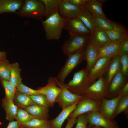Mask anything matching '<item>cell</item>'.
I'll use <instances>...</instances> for the list:
<instances>
[{
    "instance_id": "7bdbcfd3",
    "label": "cell",
    "mask_w": 128,
    "mask_h": 128,
    "mask_svg": "<svg viewBox=\"0 0 128 128\" xmlns=\"http://www.w3.org/2000/svg\"><path fill=\"white\" fill-rule=\"evenodd\" d=\"M77 118L72 117L69 116L65 128H72L74 125L76 123Z\"/></svg>"
},
{
    "instance_id": "83f0119b",
    "label": "cell",
    "mask_w": 128,
    "mask_h": 128,
    "mask_svg": "<svg viewBox=\"0 0 128 128\" xmlns=\"http://www.w3.org/2000/svg\"><path fill=\"white\" fill-rule=\"evenodd\" d=\"M2 105L6 112V119L10 122L13 121L15 119L18 107L13 101H7L3 100Z\"/></svg>"
},
{
    "instance_id": "6da1fadb",
    "label": "cell",
    "mask_w": 128,
    "mask_h": 128,
    "mask_svg": "<svg viewBox=\"0 0 128 128\" xmlns=\"http://www.w3.org/2000/svg\"><path fill=\"white\" fill-rule=\"evenodd\" d=\"M66 19L62 18L57 12L45 20H42L46 37L49 40H57L61 36Z\"/></svg>"
},
{
    "instance_id": "d6986e66",
    "label": "cell",
    "mask_w": 128,
    "mask_h": 128,
    "mask_svg": "<svg viewBox=\"0 0 128 128\" xmlns=\"http://www.w3.org/2000/svg\"><path fill=\"white\" fill-rule=\"evenodd\" d=\"M24 110L35 119L48 120L49 108L38 104L29 106Z\"/></svg>"
},
{
    "instance_id": "60d3db41",
    "label": "cell",
    "mask_w": 128,
    "mask_h": 128,
    "mask_svg": "<svg viewBox=\"0 0 128 128\" xmlns=\"http://www.w3.org/2000/svg\"><path fill=\"white\" fill-rule=\"evenodd\" d=\"M113 29L121 34L128 35L127 31L123 27L113 22L110 20Z\"/></svg>"
},
{
    "instance_id": "277c9868",
    "label": "cell",
    "mask_w": 128,
    "mask_h": 128,
    "mask_svg": "<svg viewBox=\"0 0 128 128\" xmlns=\"http://www.w3.org/2000/svg\"><path fill=\"white\" fill-rule=\"evenodd\" d=\"M84 50H79L67 55L65 64L55 77L59 83L62 84H64L65 80L69 74L79 64L85 60Z\"/></svg>"
},
{
    "instance_id": "f546056e",
    "label": "cell",
    "mask_w": 128,
    "mask_h": 128,
    "mask_svg": "<svg viewBox=\"0 0 128 128\" xmlns=\"http://www.w3.org/2000/svg\"><path fill=\"white\" fill-rule=\"evenodd\" d=\"M0 79L5 92V96L3 100L7 101H13L17 91L16 88L13 86L9 81Z\"/></svg>"
},
{
    "instance_id": "cb8c5ba5",
    "label": "cell",
    "mask_w": 128,
    "mask_h": 128,
    "mask_svg": "<svg viewBox=\"0 0 128 128\" xmlns=\"http://www.w3.org/2000/svg\"><path fill=\"white\" fill-rule=\"evenodd\" d=\"M13 101L18 107L24 108L35 104H37L30 96L18 91L16 92Z\"/></svg>"
},
{
    "instance_id": "2e32d148",
    "label": "cell",
    "mask_w": 128,
    "mask_h": 128,
    "mask_svg": "<svg viewBox=\"0 0 128 128\" xmlns=\"http://www.w3.org/2000/svg\"><path fill=\"white\" fill-rule=\"evenodd\" d=\"M92 32L89 43L93 46L99 47L112 42L105 31L102 29L95 27Z\"/></svg>"
},
{
    "instance_id": "9c48e42d",
    "label": "cell",
    "mask_w": 128,
    "mask_h": 128,
    "mask_svg": "<svg viewBox=\"0 0 128 128\" xmlns=\"http://www.w3.org/2000/svg\"><path fill=\"white\" fill-rule=\"evenodd\" d=\"M57 86L55 78L51 76L48 79L47 83L46 86L37 90L39 93L46 96L51 107L55 102L56 98L60 91V88Z\"/></svg>"
},
{
    "instance_id": "7dc6e473",
    "label": "cell",
    "mask_w": 128,
    "mask_h": 128,
    "mask_svg": "<svg viewBox=\"0 0 128 128\" xmlns=\"http://www.w3.org/2000/svg\"><path fill=\"white\" fill-rule=\"evenodd\" d=\"M87 128H103L99 126L89 125L87 126Z\"/></svg>"
},
{
    "instance_id": "3957f363",
    "label": "cell",
    "mask_w": 128,
    "mask_h": 128,
    "mask_svg": "<svg viewBox=\"0 0 128 128\" xmlns=\"http://www.w3.org/2000/svg\"><path fill=\"white\" fill-rule=\"evenodd\" d=\"M45 10L44 4L40 0H26L17 13L20 16L42 20Z\"/></svg>"
},
{
    "instance_id": "52a82bcc",
    "label": "cell",
    "mask_w": 128,
    "mask_h": 128,
    "mask_svg": "<svg viewBox=\"0 0 128 128\" xmlns=\"http://www.w3.org/2000/svg\"><path fill=\"white\" fill-rule=\"evenodd\" d=\"M57 81L60 91L56 98L55 102L58 103L59 106L62 109L79 101L84 96L79 95L72 93L67 89L64 83L62 84L59 83L57 80Z\"/></svg>"
},
{
    "instance_id": "f35d334b",
    "label": "cell",
    "mask_w": 128,
    "mask_h": 128,
    "mask_svg": "<svg viewBox=\"0 0 128 128\" xmlns=\"http://www.w3.org/2000/svg\"><path fill=\"white\" fill-rule=\"evenodd\" d=\"M77 117L75 128H87L88 120L86 113L82 114Z\"/></svg>"
},
{
    "instance_id": "7402d4cb",
    "label": "cell",
    "mask_w": 128,
    "mask_h": 128,
    "mask_svg": "<svg viewBox=\"0 0 128 128\" xmlns=\"http://www.w3.org/2000/svg\"><path fill=\"white\" fill-rule=\"evenodd\" d=\"M79 101L69 107L63 109L56 118L51 121L50 128H61L63 123L74 110Z\"/></svg>"
},
{
    "instance_id": "ee69618b",
    "label": "cell",
    "mask_w": 128,
    "mask_h": 128,
    "mask_svg": "<svg viewBox=\"0 0 128 128\" xmlns=\"http://www.w3.org/2000/svg\"><path fill=\"white\" fill-rule=\"evenodd\" d=\"M128 95V82H127L120 90L119 94L121 97Z\"/></svg>"
},
{
    "instance_id": "bcb514c9",
    "label": "cell",
    "mask_w": 128,
    "mask_h": 128,
    "mask_svg": "<svg viewBox=\"0 0 128 128\" xmlns=\"http://www.w3.org/2000/svg\"><path fill=\"white\" fill-rule=\"evenodd\" d=\"M6 53L5 51H0V61L6 59Z\"/></svg>"
},
{
    "instance_id": "8fae6325",
    "label": "cell",
    "mask_w": 128,
    "mask_h": 128,
    "mask_svg": "<svg viewBox=\"0 0 128 128\" xmlns=\"http://www.w3.org/2000/svg\"><path fill=\"white\" fill-rule=\"evenodd\" d=\"M86 113L89 125L103 128H119L116 121L107 119L98 112H90Z\"/></svg>"
},
{
    "instance_id": "30bf717a",
    "label": "cell",
    "mask_w": 128,
    "mask_h": 128,
    "mask_svg": "<svg viewBox=\"0 0 128 128\" xmlns=\"http://www.w3.org/2000/svg\"><path fill=\"white\" fill-rule=\"evenodd\" d=\"M112 58L102 57L98 59L88 73L89 80L91 84L106 73Z\"/></svg>"
},
{
    "instance_id": "d4e9b609",
    "label": "cell",
    "mask_w": 128,
    "mask_h": 128,
    "mask_svg": "<svg viewBox=\"0 0 128 128\" xmlns=\"http://www.w3.org/2000/svg\"><path fill=\"white\" fill-rule=\"evenodd\" d=\"M21 69L19 64L15 62L11 64V70L9 81L14 87H16L22 83L20 75Z\"/></svg>"
},
{
    "instance_id": "7a4b0ae2",
    "label": "cell",
    "mask_w": 128,
    "mask_h": 128,
    "mask_svg": "<svg viewBox=\"0 0 128 128\" xmlns=\"http://www.w3.org/2000/svg\"><path fill=\"white\" fill-rule=\"evenodd\" d=\"M64 85L70 92L79 95H84L91 85L88 73L85 68L75 73L72 79Z\"/></svg>"
},
{
    "instance_id": "44dd1931",
    "label": "cell",
    "mask_w": 128,
    "mask_h": 128,
    "mask_svg": "<svg viewBox=\"0 0 128 128\" xmlns=\"http://www.w3.org/2000/svg\"><path fill=\"white\" fill-rule=\"evenodd\" d=\"M24 1L21 0H0V14L17 13L21 9Z\"/></svg>"
},
{
    "instance_id": "ac0fdd59",
    "label": "cell",
    "mask_w": 128,
    "mask_h": 128,
    "mask_svg": "<svg viewBox=\"0 0 128 128\" xmlns=\"http://www.w3.org/2000/svg\"><path fill=\"white\" fill-rule=\"evenodd\" d=\"M121 41L111 42L98 48V59L102 57L113 58L118 54Z\"/></svg>"
},
{
    "instance_id": "4fadbf2b",
    "label": "cell",
    "mask_w": 128,
    "mask_h": 128,
    "mask_svg": "<svg viewBox=\"0 0 128 128\" xmlns=\"http://www.w3.org/2000/svg\"><path fill=\"white\" fill-rule=\"evenodd\" d=\"M64 29L71 36L86 35L91 32L77 17L66 19Z\"/></svg>"
},
{
    "instance_id": "603a6c76",
    "label": "cell",
    "mask_w": 128,
    "mask_h": 128,
    "mask_svg": "<svg viewBox=\"0 0 128 128\" xmlns=\"http://www.w3.org/2000/svg\"><path fill=\"white\" fill-rule=\"evenodd\" d=\"M101 3L96 0H86L84 5L86 9L94 16L108 19L104 14Z\"/></svg>"
},
{
    "instance_id": "f6af8a7d",
    "label": "cell",
    "mask_w": 128,
    "mask_h": 128,
    "mask_svg": "<svg viewBox=\"0 0 128 128\" xmlns=\"http://www.w3.org/2000/svg\"><path fill=\"white\" fill-rule=\"evenodd\" d=\"M6 128H20L17 121H12L10 122Z\"/></svg>"
},
{
    "instance_id": "8d00e7d4",
    "label": "cell",
    "mask_w": 128,
    "mask_h": 128,
    "mask_svg": "<svg viewBox=\"0 0 128 128\" xmlns=\"http://www.w3.org/2000/svg\"><path fill=\"white\" fill-rule=\"evenodd\" d=\"M16 88L17 91L29 96L40 94L38 92L37 90H36L30 88L22 83L18 85L16 87Z\"/></svg>"
},
{
    "instance_id": "7c38bea8",
    "label": "cell",
    "mask_w": 128,
    "mask_h": 128,
    "mask_svg": "<svg viewBox=\"0 0 128 128\" xmlns=\"http://www.w3.org/2000/svg\"><path fill=\"white\" fill-rule=\"evenodd\" d=\"M119 95L108 99L104 98L101 101L99 112L104 117L110 120H113V116L116 108L120 98Z\"/></svg>"
},
{
    "instance_id": "e0dca14e",
    "label": "cell",
    "mask_w": 128,
    "mask_h": 128,
    "mask_svg": "<svg viewBox=\"0 0 128 128\" xmlns=\"http://www.w3.org/2000/svg\"><path fill=\"white\" fill-rule=\"evenodd\" d=\"M98 48L88 43L84 50V59L87 62L85 69L88 73L98 59Z\"/></svg>"
},
{
    "instance_id": "8992f818",
    "label": "cell",
    "mask_w": 128,
    "mask_h": 128,
    "mask_svg": "<svg viewBox=\"0 0 128 128\" xmlns=\"http://www.w3.org/2000/svg\"><path fill=\"white\" fill-rule=\"evenodd\" d=\"M101 102L94 101L85 95L79 101L76 108L69 116L77 118L79 116L90 112H99Z\"/></svg>"
},
{
    "instance_id": "9a60e30c",
    "label": "cell",
    "mask_w": 128,
    "mask_h": 128,
    "mask_svg": "<svg viewBox=\"0 0 128 128\" xmlns=\"http://www.w3.org/2000/svg\"><path fill=\"white\" fill-rule=\"evenodd\" d=\"M82 7L72 5L66 0H60L59 12L62 18L69 19L76 17Z\"/></svg>"
},
{
    "instance_id": "5b68a950",
    "label": "cell",
    "mask_w": 128,
    "mask_h": 128,
    "mask_svg": "<svg viewBox=\"0 0 128 128\" xmlns=\"http://www.w3.org/2000/svg\"><path fill=\"white\" fill-rule=\"evenodd\" d=\"M84 95L91 99L98 101L101 102L104 98L110 99L108 87L103 76L100 77L89 86Z\"/></svg>"
},
{
    "instance_id": "4dcf8cb0",
    "label": "cell",
    "mask_w": 128,
    "mask_h": 128,
    "mask_svg": "<svg viewBox=\"0 0 128 128\" xmlns=\"http://www.w3.org/2000/svg\"><path fill=\"white\" fill-rule=\"evenodd\" d=\"M91 18L95 27L104 30H110L113 29L110 20L96 17L91 14Z\"/></svg>"
},
{
    "instance_id": "4316f807",
    "label": "cell",
    "mask_w": 128,
    "mask_h": 128,
    "mask_svg": "<svg viewBox=\"0 0 128 128\" xmlns=\"http://www.w3.org/2000/svg\"><path fill=\"white\" fill-rule=\"evenodd\" d=\"M44 5V16L46 19L57 12H59L60 0H40Z\"/></svg>"
},
{
    "instance_id": "f1b7e54d",
    "label": "cell",
    "mask_w": 128,
    "mask_h": 128,
    "mask_svg": "<svg viewBox=\"0 0 128 128\" xmlns=\"http://www.w3.org/2000/svg\"><path fill=\"white\" fill-rule=\"evenodd\" d=\"M51 121L34 119L28 122L19 124L26 128H50Z\"/></svg>"
},
{
    "instance_id": "836d02e7",
    "label": "cell",
    "mask_w": 128,
    "mask_h": 128,
    "mask_svg": "<svg viewBox=\"0 0 128 128\" xmlns=\"http://www.w3.org/2000/svg\"><path fill=\"white\" fill-rule=\"evenodd\" d=\"M128 109V95H127L121 97L119 101L113 116V119Z\"/></svg>"
},
{
    "instance_id": "5bb4252c",
    "label": "cell",
    "mask_w": 128,
    "mask_h": 128,
    "mask_svg": "<svg viewBox=\"0 0 128 128\" xmlns=\"http://www.w3.org/2000/svg\"><path fill=\"white\" fill-rule=\"evenodd\" d=\"M127 78L124 76L121 71L113 77L108 87V90L110 99L119 96L122 87L128 82Z\"/></svg>"
},
{
    "instance_id": "e575fe53",
    "label": "cell",
    "mask_w": 128,
    "mask_h": 128,
    "mask_svg": "<svg viewBox=\"0 0 128 128\" xmlns=\"http://www.w3.org/2000/svg\"><path fill=\"white\" fill-rule=\"evenodd\" d=\"M105 31L112 42L121 41L123 39L128 38V35L120 33L113 29Z\"/></svg>"
},
{
    "instance_id": "c3c4849f",
    "label": "cell",
    "mask_w": 128,
    "mask_h": 128,
    "mask_svg": "<svg viewBox=\"0 0 128 128\" xmlns=\"http://www.w3.org/2000/svg\"><path fill=\"white\" fill-rule=\"evenodd\" d=\"M20 128H24V127H21V126H20Z\"/></svg>"
},
{
    "instance_id": "74e56055",
    "label": "cell",
    "mask_w": 128,
    "mask_h": 128,
    "mask_svg": "<svg viewBox=\"0 0 128 128\" xmlns=\"http://www.w3.org/2000/svg\"><path fill=\"white\" fill-rule=\"evenodd\" d=\"M120 61L121 73L127 77L128 76V54L120 55Z\"/></svg>"
},
{
    "instance_id": "ffe728a7",
    "label": "cell",
    "mask_w": 128,
    "mask_h": 128,
    "mask_svg": "<svg viewBox=\"0 0 128 128\" xmlns=\"http://www.w3.org/2000/svg\"><path fill=\"white\" fill-rule=\"evenodd\" d=\"M121 70L120 55L118 54L112 58L106 73L105 77L104 78L105 83L108 87L113 77L118 73L121 71Z\"/></svg>"
},
{
    "instance_id": "ba28073f",
    "label": "cell",
    "mask_w": 128,
    "mask_h": 128,
    "mask_svg": "<svg viewBox=\"0 0 128 128\" xmlns=\"http://www.w3.org/2000/svg\"><path fill=\"white\" fill-rule=\"evenodd\" d=\"M87 41L85 35L71 36L63 44V52L67 55L78 51L84 50Z\"/></svg>"
},
{
    "instance_id": "d6a6232c",
    "label": "cell",
    "mask_w": 128,
    "mask_h": 128,
    "mask_svg": "<svg viewBox=\"0 0 128 128\" xmlns=\"http://www.w3.org/2000/svg\"><path fill=\"white\" fill-rule=\"evenodd\" d=\"M15 119L19 124H20L35 118L25 110L18 107Z\"/></svg>"
},
{
    "instance_id": "1f68e13d",
    "label": "cell",
    "mask_w": 128,
    "mask_h": 128,
    "mask_svg": "<svg viewBox=\"0 0 128 128\" xmlns=\"http://www.w3.org/2000/svg\"><path fill=\"white\" fill-rule=\"evenodd\" d=\"M11 64L6 59L0 61V78L9 81Z\"/></svg>"
},
{
    "instance_id": "b9f144b4",
    "label": "cell",
    "mask_w": 128,
    "mask_h": 128,
    "mask_svg": "<svg viewBox=\"0 0 128 128\" xmlns=\"http://www.w3.org/2000/svg\"><path fill=\"white\" fill-rule=\"evenodd\" d=\"M67 2L75 5L83 7L86 0H66Z\"/></svg>"
},
{
    "instance_id": "ab89813d",
    "label": "cell",
    "mask_w": 128,
    "mask_h": 128,
    "mask_svg": "<svg viewBox=\"0 0 128 128\" xmlns=\"http://www.w3.org/2000/svg\"><path fill=\"white\" fill-rule=\"evenodd\" d=\"M128 53V38H126L122 41L120 46L118 54L120 55Z\"/></svg>"
},
{
    "instance_id": "484cf974",
    "label": "cell",
    "mask_w": 128,
    "mask_h": 128,
    "mask_svg": "<svg viewBox=\"0 0 128 128\" xmlns=\"http://www.w3.org/2000/svg\"><path fill=\"white\" fill-rule=\"evenodd\" d=\"M76 17L91 32L94 30L95 27L93 21L91 14L86 9L84 6L82 7Z\"/></svg>"
},
{
    "instance_id": "d590c367",
    "label": "cell",
    "mask_w": 128,
    "mask_h": 128,
    "mask_svg": "<svg viewBox=\"0 0 128 128\" xmlns=\"http://www.w3.org/2000/svg\"><path fill=\"white\" fill-rule=\"evenodd\" d=\"M30 96L37 104L48 108L50 107V103L45 95L40 94Z\"/></svg>"
}]
</instances>
